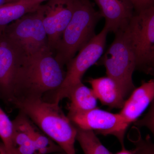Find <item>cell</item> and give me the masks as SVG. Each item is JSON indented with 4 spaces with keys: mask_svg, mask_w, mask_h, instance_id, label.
Listing matches in <instances>:
<instances>
[{
    "mask_svg": "<svg viewBox=\"0 0 154 154\" xmlns=\"http://www.w3.org/2000/svg\"><path fill=\"white\" fill-rule=\"evenodd\" d=\"M76 140H78L85 154H111L103 145L94 131L76 126Z\"/></svg>",
    "mask_w": 154,
    "mask_h": 154,
    "instance_id": "obj_18",
    "label": "cell"
},
{
    "mask_svg": "<svg viewBox=\"0 0 154 154\" xmlns=\"http://www.w3.org/2000/svg\"><path fill=\"white\" fill-rule=\"evenodd\" d=\"M13 121L0 107V137L6 148L15 154L13 145Z\"/></svg>",
    "mask_w": 154,
    "mask_h": 154,
    "instance_id": "obj_19",
    "label": "cell"
},
{
    "mask_svg": "<svg viewBox=\"0 0 154 154\" xmlns=\"http://www.w3.org/2000/svg\"><path fill=\"white\" fill-rule=\"evenodd\" d=\"M135 60V70L153 75L154 7L133 16L127 27Z\"/></svg>",
    "mask_w": 154,
    "mask_h": 154,
    "instance_id": "obj_5",
    "label": "cell"
},
{
    "mask_svg": "<svg viewBox=\"0 0 154 154\" xmlns=\"http://www.w3.org/2000/svg\"><path fill=\"white\" fill-rule=\"evenodd\" d=\"M37 1H38V2H40L42 3V2H44V1H47V0H37Z\"/></svg>",
    "mask_w": 154,
    "mask_h": 154,
    "instance_id": "obj_25",
    "label": "cell"
},
{
    "mask_svg": "<svg viewBox=\"0 0 154 154\" xmlns=\"http://www.w3.org/2000/svg\"><path fill=\"white\" fill-rule=\"evenodd\" d=\"M154 98L153 79L143 82L140 87L132 91L119 113L128 126L141 115Z\"/></svg>",
    "mask_w": 154,
    "mask_h": 154,
    "instance_id": "obj_12",
    "label": "cell"
},
{
    "mask_svg": "<svg viewBox=\"0 0 154 154\" xmlns=\"http://www.w3.org/2000/svg\"><path fill=\"white\" fill-rule=\"evenodd\" d=\"M27 54L2 34L0 35V99L11 104L17 71Z\"/></svg>",
    "mask_w": 154,
    "mask_h": 154,
    "instance_id": "obj_9",
    "label": "cell"
},
{
    "mask_svg": "<svg viewBox=\"0 0 154 154\" xmlns=\"http://www.w3.org/2000/svg\"><path fill=\"white\" fill-rule=\"evenodd\" d=\"M111 154H134V151L128 150H127L125 148L122 149L120 151L118 152L115 154H113L111 153Z\"/></svg>",
    "mask_w": 154,
    "mask_h": 154,
    "instance_id": "obj_23",
    "label": "cell"
},
{
    "mask_svg": "<svg viewBox=\"0 0 154 154\" xmlns=\"http://www.w3.org/2000/svg\"><path fill=\"white\" fill-rule=\"evenodd\" d=\"M129 140L135 146L134 154H154V145L149 135L143 138L138 132L137 135L129 137Z\"/></svg>",
    "mask_w": 154,
    "mask_h": 154,
    "instance_id": "obj_20",
    "label": "cell"
},
{
    "mask_svg": "<svg viewBox=\"0 0 154 154\" xmlns=\"http://www.w3.org/2000/svg\"><path fill=\"white\" fill-rule=\"evenodd\" d=\"M11 104L25 114L66 154H76V127L64 114L59 104L42 98H27L15 99Z\"/></svg>",
    "mask_w": 154,
    "mask_h": 154,
    "instance_id": "obj_2",
    "label": "cell"
},
{
    "mask_svg": "<svg viewBox=\"0 0 154 154\" xmlns=\"http://www.w3.org/2000/svg\"><path fill=\"white\" fill-rule=\"evenodd\" d=\"M136 13L154 6V0H129Z\"/></svg>",
    "mask_w": 154,
    "mask_h": 154,
    "instance_id": "obj_21",
    "label": "cell"
},
{
    "mask_svg": "<svg viewBox=\"0 0 154 154\" xmlns=\"http://www.w3.org/2000/svg\"><path fill=\"white\" fill-rule=\"evenodd\" d=\"M75 126L85 130L96 131L100 134L114 136L125 148V134L127 125L119 113H113L96 108L88 111L68 114Z\"/></svg>",
    "mask_w": 154,
    "mask_h": 154,
    "instance_id": "obj_8",
    "label": "cell"
},
{
    "mask_svg": "<svg viewBox=\"0 0 154 154\" xmlns=\"http://www.w3.org/2000/svg\"><path fill=\"white\" fill-rule=\"evenodd\" d=\"M41 5L7 26L3 34L16 43L27 55L33 54L48 46Z\"/></svg>",
    "mask_w": 154,
    "mask_h": 154,
    "instance_id": "obj_7",
    "label": "cell"
},
{
    "mask_svg": "<svg viewBox=\"0 0 154 154\" xmlns=\"http://www.w3.org/2000/svg\"><path fill=\"white\" fill-rule=\"evenodd\" d=\"M108 33V29L104 26L102 31L96 34L79 50L78 55L67 63L63 82L50 98V102L59 104L63 99L67 98L72 88L82 82V78L87 70L101 58L105 50Z\"/></svg>",
    "mask_w": 154,
    "mask_h": 154,
    "instance_id": "obj_6",
    "label": "cell"
},
{
    "mask_svg": "<svg viewBox=\"0 0 154 154\" xmlns=\"http://www.w3.org/2000/svg\"><path fill=\"white\" fill-rule=\"evenodd\" d=\"M67 98L69 100L68 114L88 111L97 107V99L94 91L82 82L72 88Z\"/></svg>",
    "mask_w": 154,
    "mask_h": 154,
    "instance_id": "obj_15",
    "label": "cell"
},
{
    "mask_svg": "<svg viewBox=\"0 0 154 154\" xmlns=\"http://www.w3.org/2000/svg\"><path fill=\"white\" fill-rule=\"evenodd\" d=\"M99 8L101 17L105 20V26L109 32L114 34L127 27L134 14L129 0H94Z\"/></svg>",
    "mask_w": 154,
    "mask_h": 154,
    "instance_id": "obj_11",
    "label": "cell"
},
{
    "mask_svg": "<svg viewBox=\"0 0 154 154\" xmlns=\"http://www.w3.org/2000/svg\"><path fill=\"white\" fill-rule=\"evenodd\" d=\"M88 82L92 86L97 99L103 105L111 108H122L123 107L125 99L111 78L108 76L91 78Z\"/></svg>",
    "mask_w": 154,
    "mask_h": 154,
    "instance_id": "obj_13",
    "label": "cell"
},
{
    "mask_svg": "<svg viewBox=\"0 0 154 154\" xmlns=\"http://www.w3.org/2000/svg\"><path fill=\"white\" fill-rule=\"evenodd\" d=\"M23 1V0H2L1 4H5V3L15 2H19V1Z\"/></svg>",
    "mask_w": 154,
    "mask_h": 154,
    "instance_id": "obj_24",
    "label": "cell"
},
{
    "mask_svg": "<svg viewBox=\"0 0 154 154\" xmlns=\"http://www.w3.org/2000/svg\"><path fill=\"white\" fill-rule=\"evenodd\" d=\"M0 154H14L9 152L3 143H0Z\"/></svg>",
    "mask_w": 154,
    "mask_h": 154,
    "instance_id": "obj_22",
    "label": "cell"
},
{
    "mask_svg": "<svg viewBox=\"0 0 154 154\" xmlns=\"http://www.w3.org/2000/svg\"><path fill=\"white\" fill-rule=\"evenodd\" d=\"M76 0H48L41 5L43 25L48 38V46L54 50L71 19Z\"/></svg>",
    "mask_w": 154,
    "mask_h": 154,
    "instance_id": "obj_10",
    "label": "cell"
},
{
    "mask_svg": "<svg viewBox=\"0 0 154 154\" xmlns=\"http://www.w3.org/2000/svg\"><path fill=\"white\" fill-rule=\"evenodd\" d=\"M101 18L90 0H76L71 19L54 48L56 59L66 65L96 35L95 28Z\"/></svg>",
    "mask_w": 154,
    "mask_h": 154,
    "instance_id": "obj_3",
    "label": "cell"
},
{
    "mask_svg": "<svg viewBox=\"0 0 154 154\" xmlns=\"http://www.w3.org/2000/svg\"><path fill=\"white\" fill-rule=\"evenodd\" d=\"M127 27L115 33L113 42L100 60L107 76L115 82L125 99L135 89L132 80L135 60Z\"/></svg>",
    "mask_w": 154,
    "mask_h": 154,
    "instance_id": "obj_4",
    "label": "cell"
},
{
    "mask_svg": "<svg viewBox=\"0 0 154 154\" xmlns=\"http://www.w3.org/2000/svg\"><path fill=\"white\" fill-rule=\"evenodd\" d=\"M27 116L19 113L13 121V141L16 154H39L30 137L26 125Z\"/></svg>",
    "mask_w": 154,
    "mask_h": 154,
    "instance_id": "obj_16",
    "label": "cell"
},
{
    "mask_svg": "<svg viewBox=\"0 0 154 154\" xmlns=\"http://www.w3.org/2000/svg\"><path fill=\"white\" fill-rule=\"evenodd\" d=\"M63 66L48 47L26 55L15 78L12 102L23 98L44 99L48 95L50 98L63 82L66 72Z\"/></svg>",
    "mask_w": 154,
    "mask_h": 154,
    "instance_id": "obj_1",
    "label": "cell"
},
{
    "mask_svg": "<svg viewBox=\"0 0 154 154\" xmlns=\"http://www.w3.org/2000/svg\"><path fill=\"white\" fill-rule=\"evenodd\" d=\"M41 3L37 0H23L0 4V35L10 23L36 11Z\"/></svg>",
    "mask_w": 154,
    "mask_h": 154,
    "instance_id": "obj_14",
    "label": "cell"
},
{
    "mask_svg": "<svg viewBox=\"0 0 154 154\" xmlns=\"http://www.w3.org/2000/svg\"><path fill=\"white\" fill-rule=\"evenodd\" d=\"M26 125L38 154H48L57 152H63L57 144L42 132L27 116Z\"/></svg>",
    "mask_w": 154,
    "mask_h": 154,
    "instance_id": "obj_17",
    "label": "cell"
}]
</instances>
